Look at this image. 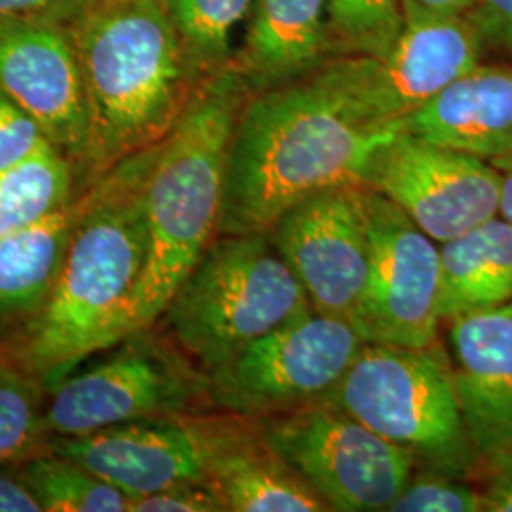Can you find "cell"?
<instances>
[{
    "label": "cell",
    "mask_w": 512,
    "mask_h": 512,
    "mask_svg": "<svg viewBox=\"0 0 512 512\" xmlns=\"http://www.w3.org/2000/svg\"><path fill=\"white\" fill-rule=\"evenodd\" d=\"M365 186L439 245L499 213L501 177L494 165L404 129L378 152Z\"/></svg>",
    "instance_id": "14"
},
{
    "label": "cell",
    "mask_w": 512,
    "mask_h": 512,
    "mask_svg": "<svg viewBox=\"0 0 512 512\" xmlns=\"http://www.w3.org/2000/svg\"><path fill=\"white\" fill-rule=\"evenodd\" d=\"M0 90L71 158L78 177L88 147V110L67 27L50 21L0 23Z\"/></svg>",
    "instance_id": "15"
},
{
    "label": "cell",
    "mask_w": 512,
    "mask_h": 512,
    "mask_svg": "<svg viewBox=\"0 0 512 512\" xmlns=\"http://www.w3.org/2000/svg\"><path fill=\"white\" fill-rule=\"evenodd\" d=\"M363 344L346 319L308 311L209 370V403L256 421L321 403Z\"/></svg>",
    "instance_id": "7"
},
{
    "label": "cell",
    "mask_w": 512,
    "mask_h": 512,
    "mask_svg": "<svg viewBox=\"0 0 512 512\" xmlns=\"http://www.w3.org/2000/svg\"><path fill=\"white\" fill-rule=\"evenodd\" d=\"M423 141L482 160L512 152V63H478L403 122Z\"/></svg>",
    "instance_id": "17"
},
{
    "label": "cell",
    "mask_w": 512,
    "mask_h": 512,
    "mask_svg": "<svg viewBox=\"0 0 512 512\" xmlns=\"http://www.w3.org/2000/svg\"><path fill=\"white\" fill-rule=\"evenodd\" d=\"M486 44L465 14L406 23L378 57H336L321 69L357 114L395 126L484 61Z\"/></svg>",
    "instance_id": "10"
},
{
    "label": "cell",
    "mask_w": 512,
    "mask_h": 512,
    "mask_svg": "<svg viewBox=\"0 0 512 512\" xmlns=\"http://www.w3.org/2000/svg\"><path fill=\"white\" fill-rule=\"evenodd\" d=\"M209 482L226 512L329 511L279 456L256 420L239 418L213 463Z\"/></svg>",
    "instance_id": "19"
},
{
    "label": "cell",
    "mask_w": 512,
    "mask_h": 512,
    "mask_svg": "<svg viewBox=\"0 0 512 512\" xmlns=\"http://www.w3.org/2000/svg\"><path fill=\"white\" fill-rule=\"evenodd\" d=\"M442 321L512 302V226L499 215L439 245Z\"/></svg>",
    "instance_id": "20"
},
{
    "label": "cell",
    "mask_w": 512,
    "mask_h": 512,
    "mask_svg": "<svg viewBox=\"0 0 512 512\" xmlns=\"http://www.w3.org/2000/svg\"><path fill=\"white\" fill-rule=\"evenodd\" d=\"M0 512H42L19 469L0 467Z\"/></svg>",
    "instance_id": "32"
},
{
    "label": "cell",
    "mask_w": 512,
    "mask_h": 512,
    "mask_svg": "<svg viewBox=\"0 0 512 512\" xmlns=\"http://www.w3.org/2000/svg\"><path fill=\"white\" fill-rule=\"evenodd\" d=\"M268 234L311 308L351 321L370 270V188L317 192L283 213Z\"/></svg>",
    "instance_id": "13"
},
{
    "label": "cell",
    "mask_w": 512,
    "mask_h": 512,
    "mask_svg": "<svg viewBox=\"0 0 512 512\" xmlns=\"http://www.w3.org/2000/svg\"><path fill=\"white\" fill-rule=\"evenodd\" d=\"M46 141L37 122L0 90V171L29 158Z\"/></svg>",
    "instance_id": "28"
},
{
    "label": "cell",
    "mask_w": 512,
    "mask_h": 512,
    "mask_svg": "<svg viewBox=\"0 0 512 512\" xmlns=\"http://www.w3.org/2000/svg\"><path fill=\"white\" fill-rule=\"evenodd\" d=\"M492 467V478L482 492L484 511L512 512V452L497 459Z\"/></svg>",
    "instance_id": "33"
},
{
    "label": "cell",
    "mask_w": 512,
    "mask_h": 512,
    "mask_svg": "<svg viewBox=\"0 0 512 512\" xmlns=\"http://www.w3.org/2000/svg\"><path fill=\"white\" fill-rule=\"evenodd\" d=\"M129 512H226L209 482H184L131 499Z\"/></svg>",
    "instance_id": "29"
},
{
    "label": "cell",
    "mask_w": 512,
    "mask_h": 512,
    "mask_svg": "<svg viewBox=\"0 0 512 512\" xmlns=\"http://www.w3.org/2000/svg\"><path fill=\"white\" fill-rule=\"evenodd\" d=\"M0 336H2V332H0Z\"/></svg>",
    "instance_id": "36"
},
{
    "label": "cell",
    "mask_w": 512,
    "mask_h": 512,
    "mask_svg": "<svg viewBox=\"0 0 512 512\" xmlns=\"http://www.w3.org/2000/svg\"><path fill=\"white\" fill-rule=\"evenodd\" d=\"M313 310L270 234L217 236L160 319L203 372Z\"/></svg>",
    "instance_id": "5"
},
{
    "label": "cell",
    "mask_w": 512,
    "mask_h": 512,
    "mask_svg": "<svg viewBox=\"0 0 512 512\" xmlns=\"http://www.w3.org/2000/svg\"><path fill=\"white\" fill-rule=\"evenodd\" d=\"M150 147L112 165L76 196L73 238L54 289L29 315L10 355L46 391L93 353L126 340L129 306L147 262Z\"/></svg>",
    "instance_id": "2"
},
{
    "label": "cell",
    "mask_w": 512,
    "mask_h": 512,
    "mask_svg": "<svg viewBox=\"0 0 512 512\" xmlns=\"http://www.w3.org/2000/svg\"><path fill=\"white\" fill-rule=\"evenodd\" d=\"M65 27L88 110L82 190L158 143L207 76L188 54L167 0H90Z\"/></svg>",
    "instance_id": "3"
},
{
    "label": "cell",
    "mask_w": 512,
    "mask_h": 512,
    "mask_svg": "<svg viewBox=\"0 0 512 512\" xmlns=\"http://www.w3.org/2000/svg\"><path fill=\"white\" fill-rule=\"evenodd\" d=\"M90 0H0V23L50 21L67 25Z\"/></svg>",
    "instance_id": "31"
},
{
    "label": "cell",
    "mask_w": 512,
    "mask_h": 512,
    "mask_svg": "<svg viewBox=\"0 0 512 512\" xmlns=\"http://www.w3.org/2000/svg\"><path fill=\"white\" fill-rule=\"evenodd\" d=\"M484 495L461 476L435 469L410 475L387 512H480Z\"/></svg>",
    "instance_id": "27"
},
{
    "label": "cell",
    "mask_w": 512,
    "mask_h": 512,
    "mask_svg": "<svg viewBox=\"0 0 512 512\" xmlns=\"http://www.w3.org/2000/svg\"><path fill=\"white\" fill-rule=\"evenodd\" d=\"M490 164L494 165L499 171L501 177V186H499V217L507 220L512 226V152L505 154L501 158L490 160Z\"/></svg>",
    "instance_id": "35"
},
{
    "label": "cell",
    "mask_w": 512,
    "mask_h": 512,
    "mask_svg": "<svg viewBox=\"0 0 512 512\" xmlns=\"http://www.w3.org/2000/svg\"><path fill=\"white\" fill-rule=\"evenodd\" d=\"M471 0H403L406 23L425 19L458 16L469 8Z\"/></svg>",
    "instance_id": "34"
},
{
    "label": "cell",
    "mask_w": 512,
    "mask_h": 512,
    "mask_svg": "<svg viewBox=\"0 0 512 512\" xmlns=\"http://www.w3.org/2000/svg\"><path fill=\"white\" fill-rule=\"evenodd\" d=\"M260 427L329 511L387 512L414 473L408 450L325 401L260 420Z\"/></svg>",
    "instance_id": "9"
},
{
    "label": "cell",
    "mask_w": 512,
    "mask_h": 512,
    "mask_svg": "<svg viewBox=\"0 0 512 512\" xmlns=\"http://www.w3.org/2000/svg\"><path fill=\"white\" fill-rule=\"evenodd\" d=\"M463 14L484 38L486 50H499L512 59V0H471Z\"/></svg>",
    "instance_id": "30"
},
{
    "label": "cell",
    "mask_w": 512,
    "mask_h": 512,
    "mask_svg": "<svg viewBox=\"0 0 512 512\" xmlns=\"http://www.w3.org/2000/svg\"><path fill=\"white\" fill-rule=\"evenodd\" d=\"M330 48L336 57H378L406 27L403 0H327Z\"/></svg>",
    "instance_id": "25"
},
{
    "label": "cell",
    "mask_w": 512,
    "mask_h": 512,
    "mask_svg": "<svg viewBox=\"0 0 512 512\" xmlns=\"http://www.w3.org/2000/svg\"><path fill=\"white\" fill-rule=\"evenodd\" d=\"M255 0H167L186 50L203 76L224 67L230 38L251 14Z\"/></svg>",
    "instance_id": "26"
},
{
    "label": "cell",
    "mask_w": 512,
    "mask_h": 512,
    "mask_svg": "<svg viewBox=\"0 0 512 512\" xmlns=\"http://www.w3.org/2000/svg\"><path fill=\"white\" fill-rule=\"evenodd\" d=\"M251 95L230 59L203 78L175 126L150 147L147 262L129 306L126 338L160 321L181 281L219 236L230 147Z\"/></svg>",
    "instance_id": "4"
},
{
    "label": "cell",
    "mask_w": 512,
    "mask_h": 512,
    "mask_svg": "<svg viewBox=\"0 0 512 512\" xmlns=\"http://www.w3.org/2000/svg\"><path fill=\"white\" fill-rule=\"evenodd\" d=\"M323 401L408 450L427 469L463 478L478 459L440 344L414 349L365 342Z\"/></svg>",
    "instance_id": "6"
},
{
    "label": "cell",
    "mask_w": 512,
    "mask_h": 512,
    "mask_svg": "<svg viewBox=\"0 0 512 512\" xmlns=\"http://www.w3.org/2000/svg\"><path fill=\"white\" fill-rule=\"evenodd\" d=\"M19 471L42 512H129L128 495L52 450L23 461Z\"/></svg>",
    "instance_id": "23"
},
{
    "label": "cell",
    "mask_w": 512,
    "mask_h": 512,
    "mask_svg": "<svg viewBox=\"0 0 512 512\" xmlns=\"http://www.w3.org/2000/svg\"><path fill=\"white\" fill-rule=\"evenodd\" d=\"M349 323L370 344L414 349L439 344V243L374 190L370 270Z\"/></svg>",
    "instance_id": "11"
},
{
    "label": "cell",
    "mask_w": 512,
    "mask_h": 512,
    "mask_svg": "<svg viewBox=\"0 0 512 512\" xmlns=\"http://www.w3.org/2000/svg\"><path fill=\"white\" fill-rule=\"evenodd\" d=\"M238 420L226 412L129 421L82 437L50 439V450L78 461L131 501L175 484L209 482Z\"/></svg>",
    "instance_id": "12"
},
{
    "label": "cell",
    "mask_w": 512,
    "mask_h": 512,
    "mask_svg": "<svg viewBox=\"0 0 512 512\" xmlns=\"http://www.w3.org/2000/svg\"><path fill=\"white\" fill-rule=\"evenodd\" d=\"M450 372L476 458L512 452V302L448 319Z\"/></svg>",
    "instance_id": "16"
},
{
    "label": "cell",
    "mask_w": 512,
    "mask_h": 512,
    "mask_svg": "<svg viewBox=\"0 0 512 512\" xmlns=\"http://www.w3.org/2000/svg\"><path fill=\"white\" fill-rule=\"evenodd\" d=\"M88 370L50 389L44 429L50 439L82 437L129 421L192 414L207 395V374L188 355L167 348L150 329L139 330Z\"/></svg>",
    "instance_id": "8"
},
{
    "label": "cell",
    "mask_w": 512,
    "mask_h": 512,
    "mask_svg": "<svg viewBox=\"0 0 512 512\" xmlns=\"http://www.w3.org/2000/svg\"><path fill=\"white\" fill-rule=\"evenodd\" d=\"M76 215L74 198L37 224L0 236V319L29 317L44 304L69 251Z\"/></svg>",
    "instance_id": "21"
},
{
    "label": "cell",
    "mask_w": 512,
    "mask_h": 512,
    "mask_svg": "<svg viewBox=\"0 0 512 512\" xmlns=\"http://www.w3.org/2000/svg\"><path fill=\"white\" fill-rule=\"evenodd\" d=\"M42 385L10 359H0V465L50 452Z\"/></svg>",
    "instance_id": "24"
},
{
    "label": "cell",
    "mask_w": 512,
    "mask_h": 512,
    "mask_svg": "<svg viewBox=\"0 0 512 512\" xmlns=\"http://www.w3.org/2000/svg\"><path fill=\"white\" fill-rule=\"evenodd\" d=\"M232 59L253 93L298 80L332 59L327 0H255Z\"/></svg>",
    "instance_id": "18"
},
{
    "label": "cell",
    "mask_w": 512,
    "mask_h": 512,
    "mask_svg": "<svg viewBox=\"0 0 512 512\" xmlns=\"http://www.w3.org/2000/svg\"><path fill=\"white\" fill-rule=\"evenodd\" d=\"M403 124L374 126L319 67L249 97L234 131L219 234H268L317 192L365 184L378 152Z\"/></svg>",
    "instance_id": "1"
},
{
    "label": "cell",
    "mask_w": 512,
    "mask_h": 512,
    "mask_svg": "<svg viewBox=\"0 0 512 512\" xmlns=\"http://www.w3.org/2000/svg\"><path fill=\"white\" fill-rule=\"evenodd\" d=\"M76 167L46 141L29 158L0 171V236L37 224L76 198Z\"/></svg>",
    "instance_id": "22"
}]
</instances>
